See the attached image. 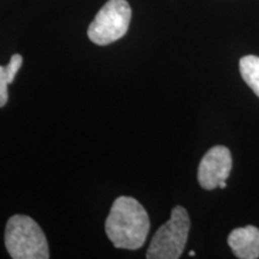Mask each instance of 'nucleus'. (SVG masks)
<instances>
[{
    "label": "nucleus",
    "instance_id": "obj_9",
    "mask_svg": "<svg viewBox=\"0 0 259 259\" xmlns=\"http://www.w3.org/2000/svg\"><path fill=\"white\" fill-rule=\"evenodd\" d=\"M194 255H196V252L191 251V252H190V257H194Z\"/></svg>",
    "mask_w": 259,
    "mask_h": 259
},
{
    "label": "nucleus",
    "instance_id": "obj_7",
    "mask_svg": "<svg viewBox=\"0 0 259 259\" xmlns=\"http://www.w3.org/2000/svg\"><path fill=\"white\" fill-rule=\"evenodd\" d=\"M23 64V58L19 54H14L6 66H0V108L8 103V85L15 80L16 74Z\"/></svg>",
    "mask_w": 259,
    "mask_h": 259
},
{
    "label": "nucleus",
    "instance_id": "obj_8",
    "mask_svg": "<svg viewBox=\"0 0 259 259\" xmlns=\"http://www.w3.org/2000/svg\"><path fill=\"white\" fill-rule=\"evenodd\" d=\"M242 79L259 97V57L246 56L239 61Z\"/></svg>",
    "mask_w": 259,
    "mask_h": 259
},
{
    "label": "nucleus",
    "instance_id": "obj_5",
    "mask_svg": "<svg viewBox=\"0 0 259 259\" xmlns=\"http://www.w3.org/2000/svg\"><path fill=\"white\" fill-rule=\"evenodd\" d=\"M232 170V154L228 148L216 145L204 155L198 167V183L204 190H213L227 181Z\"/></svg>",
    "mask_w": 259,
    "mask_h": 259
},
{
    "label": "nucleus",
    "instance_id": "obj_1",
    "mask_svg": "<svg viewBox=\"0 0 259 259\" xmlns=\"http://www.w3.org/2000/svg\"><path fill=\"white\" fill-rule=\"evenodd\" d=\"M105 229L116 248L138 250L147 240L150 220L144 206L132 197H118L113 203Z\"/></svg>",
    "mask_w": 259,
    "mask_h": 259
},
{
    "label": "nucleus",
    "instance_id": "obj_3",
    "mask_svg": "<svg viewBox=\"0 0 259 259\" xmlns=\"http://www.w3.org/2000/svg\"><path fill=\"white\" fill-rule=\"evenodd\" d=\"M190 218L186 209L178 205L170 219L158 228L147 251L148 259H178L183 254L190 232Z\"/></svg>",
    "mask_w": 259,
    "mask_h": 259
},
{
    "label": "nucleus",
    "instance_id": "obj_6",
    "mask_svg": "<svg viewBox=\"0 0 259 259\" xmlns=\"http://www.w3.org/2000/svg\"><path fill=\"white\" fill-rule=\"evenodd\" d=\"M228 245L236 258H259V229L254 226L234 229L228 235Z\"/></svg>",
    "mask_w": 259,
    "mask_h": 259
},
{
    "label": "nucleus",
    "instance_id": "obj_4",
    "mask_svg": "<svg viewBox=\"0 0 259 259\" xmlns=\"http://www.w3.org/2000/svg\"><path fill=\"white\" fill-rule=\"evenodd\" d=\"M131 17V6L126 0H108L89 25L90 41L99 46L118 41L127 32Z\"/></svg>",
    "mask_w": 259,
    "mask_h": 259
},
{
    "label": "nucleus",
    "instance_id": "obj_2",
    "mask_svg": "<svg viewBox=\"0 0 259 259\" xmlns=\"http://www.w3.org/2000/svg\"><path fill=\"white\" fill-rule=\"evenodd\" d=\"M5 246L14 259H48L50 248L41 227L27 215H14L5 228Z\"/></svg>",
    "mask_w": 259,
    "mask_h": 259
}]
</instances>
